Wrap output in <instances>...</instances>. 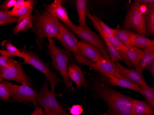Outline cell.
<instances>
[{
    "mask_svg": "<svg viewBox=\"0 0 154 115\" xmlns=\"http://www.w3.org/2000/svg\"><path fill=\"white\" fill-rule=\"evenodd\" d=\"M105 80L103 77L95 80L91 86L95 96L103 99L108 104L107 112L101 115H134L133 98L111 88Z\"/></svg>",
    "mask_w": 154,
    "mask_h": 115,
    "instance_id": "6da1fadb",
    "label": "cell"
},
{
    "mask_svg": "<svg viewBox=\"0 0 154 115\" xmlns=\"http://www.w3.org/2000/svg\"><path fill=\"white\" fill-rule=\"evenodd\" d=\"M33 29L42 42L45 38H57L61 24L58 20L46 11L36 14L33 17Z\"/></svg>",
    "mask_w": 154,
    "mask_h": 115,
    "instance_id": "7a4b0ae2",
    "label": "cell"
},
{
    "mask_svg": "<svg viewBox=\"0 0 154 115\" xmlns=\"http://www.w3.org/2000/svg\"><path fill=\"white\" fill-rule=\"evenodd\" d=\"M48 53L51 58L53 68L59 71L66 89L69 90H73V87L68 75L67 67L69 59L71 56L70 52L57 47L52 39L48 38Z\"/></svg>",
    "mask_w": 154,
    "mask_h": 115,
    "instance_id": "3957f363",
    "label": "cell"
},
{
    "mask_svg": "<svg viewBox=\"0 0 154 115\" xmlns=\"http://www.w3.org/2000/svg\"><path fill=\"white\" fill-rule=\"evenodd\" d=\"M57 39L59 41L66 50L72 53L79 64L87 65L94 71H97L94 66V63L84 57L81 54L78 46V42L76 37L71 32L61 24L60 28V32Z\"/></svg>",
    "mask_w": 154,
    "mask_h": 115,
    "instance_id": "277c9868",
    "label": "cell"
},
{
    "mask_svg": "<svg viewBox=\"0 0 154 115\" xmlns=\"http://www.w3.org/2000/svg\"><path fill=\"white\" fill-rule=\"evenodd\" d=\"M38 104L44 108V115H69L58 101L54 92L48 89L47 80L38 92Z\"/></svg>",
    "mask_w": 154,
    "mask_h": 115,
    "instance_id": "5b68a950",
    "label": "cell"
},
{
    "mask_svg": "<svg viewBox=\"0 0 154 115\" xmlns=\"http://www.w3.org/2000/svg\"><path fill=\"white\" fill-rule=\"evenodd\" d=\"M145 6L137 1L134 2L131 7L125 19L124 27L134 30L139 34L146 33L144 12Z\"/></svg>",
    "mask_w": 154,
    "mask_h": 115,
    "instance_id": "8992f818",
    "label": "cell"
},
{
    "mask_svg": "<svg viewBox=\"0 0 154 115\" xmlns=\"http://www.w3.org/2000/svg\"><path fill=\"white\" fill-rule=\"evenodd\" d=\"M22 52L23 56L22 58L24 59V63L29 64L43 73L46 77L47 81L51 84L52 91L54 92L56 86L61 82L57 73L52 71L48 64L41 59L36 54L25 50Z\"/></svg>",
    "mask_w": 154,
    "mask_h": 115,
    "instance_id": "52a82bcc",
    "label": "cell"
},
{
    "mask_svg": "<svg viewBox=\"0 0 154 115\" xmlns=\"http://www.w3.org/2000/svg\"><path fill=\"white\" fill-rule=\"evenodd\" d=\"M71 31L77 35L79 38L96 47L102 53L103 57L110 59L107 47L105 46L98 35L92 32L87 25L84 27L79 26L72 23L68 27Z\"/></svg>",
    "mask_w": 154,
    "mask_h": 115,
    "instance_id": "ba28073f",
    "label": "cell"
},
{
    "mask_svg": "<svg viewBox=\"0 0 154 115\" xmlns=\"http://www.w3.org/2000/svg\"><path fill=\"white\" fill-rule=\"evenodd\" d=\"M9 90L10 96L16 100L31 103L35 106L38 104V92L26 83L18 86L6 81L2 82Z\"/></svg>",
    "mask_w": 154,
    "mask_h": 115,
    "instance_id": "9c48e42d",
    "label": "cell"
},
{
    "mask_svg": "<svg viewBox=\"0 0 154 115\" xmlns=\"http://www.w3.org/2000/svg\"><path fill=\"white\" fill-rule=\"evenodd\" d=\"M0 76L2 78L14 81L20 83L31 84V80L26 74L20 62L11 59L10 65L7 67L0 66Z\"/></svg>",
    "mask_w": 154,
    "mask_h": 115,
    "instance_id": "30bf717a",
    "label": "cell"
},
{
    "mask_svg": "<svg viewBox=\"0 0 154 115\" xmlns=\"http://www.w3.org/2000/svg\"><path fill=\"white\" fill-rule=\"evenodd\" d=\"M86 15L90 19V21L95 28L99 33L101 37L104 40L106 45V47L109 55L110 60L114 62H117L120 60H123L122 56H121L117 50L115 48L113 45L111 44L109 41L108 39L107 34L102 29L99 22L98 21L97 17H96L95 15L91 14L88 9H87Z\"/></svg>",
    "mask_w": 154,
    "mask_h": 115,
    "instance_id": "8fae6325",
    "label": "cell"
},
{
    "mask_svg": "<svg viewBox=\"0 0 154 115\" xmlns=\"http://www.w3.org/2000/svg\"><path fill=\"white\" fill-rule=\"evenodd\" d=\"M94 66L97 71L105 78L117 77L120 74L117 72L116 62H113L110 59L103 57L96 63H94Z\"/></svg>",
    "mask_w": 154,
    "mask_h": 115,
    "instance_id": "7c38bea8",
    "label": "cell"
},
{
    "mask_svg": "<svg viewBox=\"0 0 154 115\" xmlns=\"http://www.w3.org/2000/svg\"><path fill=\"white\" fill-rule=\"evenodd\" d=\"M62 2L60 0H55L47 6L46 10L54 17L60 20L68 27L72 23L69 19L66 9L61 5Z\"/></svg>",
    "mask_w": 154,
    "mask_h": 115,
    "instance_id": "4fadbf2b",
    "label": "cell"
},
{
    "mask_svg": "<svg viewBox=\"0 0 154 115\" xmlns=\"http://www.w3.org/2000/svg\"><path fill=\"white\" fill-rule=\"evenodd\" d=\"M116 64L117 72L122 77L128 79L139 86L147 85L142 73H138L134 69H127L118 62H116Z\"/></svg>",
    "mask_w": 154,
    "mask_h": 115,
    "instance_id": "5bb4252c",
    "label": "cell"
},
{
    "mask_svg": "<svg viewBox=\"0 0 154 115\" xmlns=\"http://www.w3.org/2000/svg\"><path fill=\"white\" fill-rule=\"evenodd\" d=\"M77 45L82 55L93 63H96L103 57L99 50L87 41H79Z\"/></svg>",
    "mask_w": 154,
    "mask_h": 115,
    "instance_id": "9a60e30c",
    "label": "cell"
},
{
    "mask_svg": "<svg viewBox=\"0 0 154 115\" xmlns=\"http://www.w3.org/2000/svg\"><path fill=\"white\" fill-rule=\"evenodd\" d=\"M68 75L69 78L74 81L77 87L80 89L86 82L85 77L79 66L75 64L70 65L68 67Z\"/></svg>",
    "mask_w": 154,
    "mask_h": 115,
    "instance_id": "2e32d148",
    "label": "cell"
},
{
    "mask_svg": "<svg viewBox=\"0 0 154 115\" xmlns=\"http://www.w3.org/2000/svg\"><path fill=\"white\" fill-rule=\"evenodd\" d=\"M105 80L107 83L111 86H116L122 88L130 89L139 92V86L132 83L128 79L122 77L121 75L117 77L105 78Z\"/></svg>",
    "mask_w": 154,
    "mask_h": 115,
    "instance_id": "e0dca14e",
    "label": "cell"
},
{
    "mask_svg": "<svg viewBox=\"0 0 154 115\" xmlns=\"http://www.w3.org/2000/svg\"><path fill=\"white\" fill-rule=\"evenodd\" d=\"M144 5L145 6L144 12L145 33L147 35L152 36L154 34V3Z\"/></svg>",
    "mask_w": 154,
    "mask_h": 115,
    "instance_id": "ac0fdd59",
    "label": "cell"
},
{
    "mask_svg": "<svg viewBox=\"0 0 154 115\" xmlns=\"http://www.w3.org/2000/svg\"><path fill=\"white\" fill-rule=\"evenodd\" d=\"M134 115H154V108L148 102L132 99Z\"/></svg>",
    "mask_w": 154,
    "mask_h": 115,
    "instance_id": "d6986e66",
    "label": "cell"
},
{
    "mask_svg": "<svg viewBox=\"0 0 154 115\" xmlns=\"http://www.w3.org/2000/svg\"><path fill=\"white\" fill-rule=\"evenodd\" d=\"M143 51V56L135 66L136 71L140 73H142L143 70L154 59V47L145 48Z\"/></svg>",
    "mask_w": 154,
    "mask_h": 115,
    "instance_id": "ffe728a7",
    "label": "cell"
},
{
    "mask_svg": "<svg viewBox=\"0 0 154 115\" xmlns=\"http://www.w3.org/2000/svg\"><path fill=\"white\" fill-rule=\"evenodd\" d=\"M33 18L32 12L27 15L20 17L17 20V24L13 30L14 35L18 34L20 32L29 30L33 26Z\"/></svg>",
    "mask_w": 154,
    "mask_h": 115,
    "instance_id": "44dd1931",
    "label": "cell"
},
{
    "mask_svg": "<svg viewBox=\"0 0 154 115\" xmlns=\"http://www.w3.org/2000/svg\"><path fill=\"white\" fill-rule=\"evenodd\" d=\"M131 45L144 49L154 47V41L148 38L143 35L134 34L131 38Z\"/></svg>",
    "mask_w": 154,
    "mask_h": 115,
    "instance_id": "7402d4cb",
    "label": "cell"
},
{
    "mask_svg": "<svg viewBox=\"0 0 154 115\" xmlns=\"http://www.w3.org/2000/svg\"><path fill=\"white\" fill-rule=\"evenodd\" d=\"M134 32L123 29H115L114 35L127 47H131V41Z\"/></svg>",
    "mask_w": 154,
    "mask_h": 115,
    "instance_id": "603a6c76",
    "label": "cell"
},
{
    "mask_svg": "<svg viewBox=\"0 0 154 115\" xmlns=\"http://www.w3.org/2000/svg\"><path fill=\"white\" fill-rule=\"evenodd\" d=\"M143 53L144 51L143 49L131 46L128 47L125 54L130 61L135 66L143 56Z\"/></svg>",
    "mask_w": 154,
    "mask_h": 115,
    "instance_id": "cb8c5ba5",
    "label": "cell"
},
{
    "mask_svg": "<svg viewBox=\"0 0 154 115\" xmlns=\"http://www.w3.org/2000/svg\"><path fill=\"white\" fill-rule=\"evenodd\" d=\"M87 2H88L86 0H77L76 1V8L78 14L79 26L84 27L86 25Z\"/></svg>",
    "mask_w": 154,
    "mask_h": 115,
    "instance_id": "d4e9b609",
    "label": "cell"
},
{
    "mask_svg": "<svg viewBox=\"0 0 154 115\" xmlns=\"http://www.w3.org/2000/svg\"><path fill=\"white\" fill-rule=\"evenodd\" d=\"M138 92L146 98L148 102L154 108V89L149 87L147 84L139 87Z\"/></svg>",
    "mask_w": 154,
    "mask_h": 115,
    "instance_id": "484cf974",
    "label": "cell"
},
{
    "mask_svg": "<svg viewBox=\"0 0 154 115\" xmlns=\"http://www.w3.org/2000/svg\"><path fill=\"white\" fill-rule=\"evenodd\" d=\"M17 20L16 17L11 14L10 11H0V23L2 25L17 23Z\"/></svg>",
    "mask_w": 154,
    "mask_h": 115,
    "instance_id": "4316f807",
    "label": "cell"
},
{
    "mask_svg": "<svg viewBox=\"0 0 154 115\" xmlns=\"http://www.w3.org/2000/svg\"><path fill=\"white\" fill-rule=\"evenodd\" d=\"M33 8L31 7H24L19 8L15 11H10L11 14L14 17H23L27 15L30 13L32 12Z\"/></svg>",
    "mask_w": 154,
    "mask_h": 115,
    "instance_id": "83f0119b",
    "label": "cell"
},
{
    "mask_svg": "<svg viewBox=\"0 0 154 115\" xmlns=\"http://www.w3.org/2000/svg\"><path fill=\"white\" fill-rule=\"evenodd\" d=\"M35 2L34 1L32 0H16V3L13 7V9L11 11H14L19 8L24 7H31L33 8L34 6Z\"/></svg>",
    "mask_w": 154,
    "mask_h": 115,
    "instance_id": "f1b7e54d",
    "label": "cell"
},
{
    "mask_svg": "<svg viewBox=\"0 0 154 115\" xmlns=\"http://www.w3.org/2000/svg\"><path fill=\"white\" fill-rule=\"evenodd\" d=\"M6 48L7 51L11 53L13 56H17V57L22 58L23 56V53L21 52L19 49H17L15 46L10 43L7 44L6 45Z\"/></svg>",
    "mask_w": 154,
    "mask_h": 115,
    "instance_id": "f546056e",
    "label": "cell"
},
{
    "mask_svg": "<svg viewBox=\"0 0 154 115\" xmlns=\"http://www.w3.org/2000/svg\"><path fill=\"white\" fill-rule=\"evenodd\" d=\"M10 96L9 90L5 84L0 82V98L5 100H8Z\"/></svg>",
    "mask_w": 154,
    "mask_h": 115,
    "instance_id": "4dcf8cb0",
    "label": "cell"
},
{
    "mask_svg": "<svg viewBox=\"0 0 154 115\" xmlns=\"http://www.w3.org/2000/svg\"><path fill=\"white\" fill-rule=\"evenodd\" d=\"M98 21L99 22L100 26L102 27V29L103 30L104 32L106 33V34L109 35H114V33H115V29L112 28L106 25L104 22L102 21L100 18L97 17Z\"/></svg>",
    "mask_w": 154,
    "mask_h": 115,
    "instance_id": "1f68e13d",
    "label": "cell"
},
{
    "mask_svg": "<svg viewBox=\"0 0 154 115\" xmlns=\"http://www.w3.org/2000/svg\"><path fill=\"white\" fill-rule=\"evenodd\" d=\"M83 109L82 105L79 104L73 105L71 108L69 109V111L72 115H80L83 113Z\"/></svg>",
    "mask_w": 154,
    "mask_h": 115,
    "instance_id": "d6a6232c",
    "label": "cell"
},
{
    "mask_svg": "<svg viewBox=\"0 0 154 115\" xmlns=\"http://www.w3.org/2000/svg\"><path fill=\"white\" fill-rule=\"evenodd\" d=\"M16 0H8L5 2H3V4L0 6V8L3 11H8L9 8H11L12 7H14L15 3Z\"/></svg>",
    "mask_w": 154,
    "mask_h": 115,
    "instance_id": "836d02e7",
    "label": "cell"
},
{
    "mask_svg": "<svg viewBox=\"0 0 154 115\" xmlns=\"http://www.w3.org/2000/svg\"><path fill=\"white\" fill-rule=\"evenodd\" d=\"M12 58L6 55L0 56V66L3 67H8L11 63Z\"/></svg>",
    "mask_w": 154,
    "mask_h": 115,
    "instance_id": "e575fe53",
    "label": "cell"
},
{
    "mask_svg": "<svg viewBox=\"0 0 154 115\" xmlns=\"http://www.w3.org/2000/svg\"><path fill=\"white\" fill-rule=\"evenodd\" d=\"M31 115H44V111L41 107L36 106L33 112Z\"/></svg>",
    "mask_w": 154,
    "mask_h": 115,
    "instance_id": "d590c367",
    "label": "cell"
},
{
    "mask_svg": "<svg viewBox=\"0 0 154 115\" xmlns=\"http://www.w3.org/2000/svg\"><path fill=\"white\" fill-rule=\"evenodd\" d=\"M146 69H147L153 77H154V59L149 65L148 66L146 67Z\"/></svg>",
    "mask_w": 154,
    "mask_h": 115,
    "instance_id": "8d00e7d4",
    "label": "cell"
},
{
    "mask_svg": "<svg viewBox=\"0 0 154 115\" xmlns=\"http://www.w3.org/2000/svg\"><path fill=\"white\" fill-rule=\"evenodd\" d=\"M138 2L144 4H153L154 3V0H137Z\"/></svg>",
    "mask_w": 154,
    "mask_h": 115,
    "instance_id": "74e56055",
    "label": "cell"
},
{
    "mask_svg": "<svg viewBox=\"0 0 154 115\" xmlns=\"http://www.w3.org/2000/svg\"><path fill=\"white\" fill-rule=\"evenodd\" d=\"M2 78L1 77V76H0V82H1V81H2Z\"/></svg>",
    "mask_w": 154,
    "mask_h": 115,
    "instance_id": "f35d334b",
    "label": "cell"
},
{
    "mask_svg": "<svg viewBox=\"0 0 154 115\" xmlns=\"http://www.w3.org/2000/svg\"><path fill=\"white\" fill-rule=\"evenodd\" d=\"M1 25H2V24L1 23H0V26H1Z\"/></svg>",
    "mask_w": 154,
    "mask_h": 115,
    "instance_id": "ab89813d",
    "label": "cell"
}]
</instances>
